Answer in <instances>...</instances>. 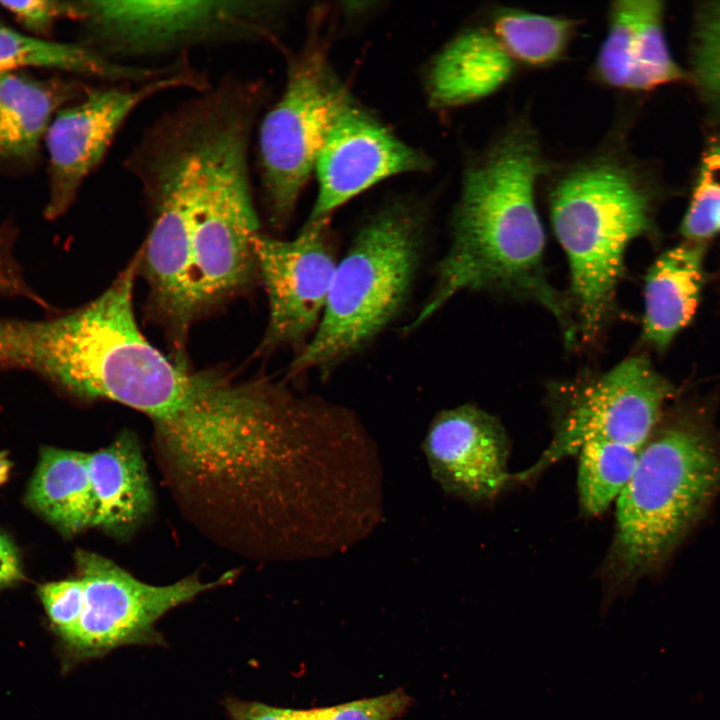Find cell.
Returning <instances> with one entry per match:
<instances>
[{"label":"cell","mask_w":720,"mask_h":720,"mask_svg":"<svg viewBox=\"0 0 720 720\" xmlns=\"http://www.w3.org/2000/svg\"><path fill=\"white\" fill-rule=\"evenodd\" d=\"M251 134L242 122L215 121L203 136L200 159L165 153L137 178L151 215L139 270L152 312L167 328L180 361L192 324L245 289L258 272Z\"/></svg>","instance_id":"obj_1"},{"label":"cell","mask_w":720,"mask_h":720,"mask_svg":"<svg viewBox=\"0 0 720 720\" xmlns=\"http://www.w3.org/2000/svg\"><path fill=\"white\" fill-rule=\"evenodd\" d=\"M551 164L527 117L510 121L466 164L450 248L406 330L422 325L461 291H491L540 304L555 317L568 346L575 344L571 304L550 284L544 268L536 189Z\"/></svg>","instance_id":"obj_2"},{"label":"cell","mask_w":720,"mask_h":720,"mask_svg":"<svg viewBox=\"0 0 720 720\" xmlns=\"http://www.w3.org/2000/svg\"><path fill=\"white\" fill-rule=\"evenodd\" d=\"M544 179L551 224L568 259L577 338L594 344L614 316L628 245L652 230L661 183L616 139L551 164Z\"/></svg>","instance_id":"obj_3"},{"label":"cell","mask_w":720,"mask_h":720,"mask_svg":"<svg viewBox=\"0 0 720 720\" xmlns=\"http://www.w3.org/2000/svg\"><path fill=\"white\" fill-rule=\"evenodd\" d=\"M139 252L99 296L44 315L36 335L35 376L81 400H109L152 423L193 394L199 371L170 360L141 332L133 308Z\"/></svg>","instance_id":"obj_4"},{"label":"cell","mask_w":720,"mask_h":720,"mask_svg":"<svg viewBox=\"0 0 720 720\" xmlns=\"http://www.w3.org/2000/svg\"><path fill=\"white\" fill-rule=\"evenodd\" d=\"M719 493L720 436L711 426L685 416L654 430L616 499L606 607L661 568Z\"/></svg>","instance_id":"obj_5"},{"label":"cell","mask_w":720,"mask_h":720,"mask_svg":"<svg viewBox=\"0 0 720 720\" xmlns=\"http://www.w3.org/2000/svg\"><path fill=\"white\" fill-rule=\"evenodd\" d=\"M424 214L397 200L361 226L337 262L320 322L289 367V376L328 372L353 356L397 317L420 265Z\"/></svg>","instance_id":"obj_6"},{"label":"cell","mask_w":720,"mask_h":720,"mask_svg":"<svg viewBox=\"0 0 720 720\" xmlns=\"http://www.w3.org/2000/svg\"><path fill=\"white\" fill-rule=\"evenodd\" d=\"M281 2L259 0H82L84 41L125 63L197 46L265 40L273 35Z\"/></svg>","instance_id":"obj_7"},{"label":"cell","mask_w":720,"mask_h":720,"mask_svg":"<svg viewBox=\"0 0 720 720\" xmlns=\"http://www.w3.org/2000/svg\"><path fill=\"white\" fill-rule=\"evenodd\" d=\"M675 393L642 355L608 371L551 385L552 438L539 459L513 474L512 481L536 477L592 441H611L641 449L659 422L664 403Z\"/></svg>","instance_id":"obj_8"},{"label":"cell","mask_w":720,"mask_h":720,"mask_svg":"<svg viewBox=\"0 0 720 720\" xmlns=\"http://www.w3.org/2000/svg\"><path fill=\"white\" fill-rule=\"evenodd\" d=\"M347 92L320 41L311 39L289 64L283 93L258 133L262 194L274 227L282 228L290 220Z\"/></svg>","instance_id":"obj_9"},{"label":"cell","mask_w":720,"mask_h":720,"mask_svg":"<svg viewBox=\"0 0 720 720\" xmlns=\"http://www.w3.org/2000/svg\"><path fill=\"white\" fill-rule=\"evenodd\" d=\"M74 560L83 583V609L73 631L62 640L74 661L102 657L123 646L162 644L155 629L162 616L234 576L228 572L211 582L188 576L153 585L95 552L79 549Z\"/></svg>","instance_id":"obj_10"},{"label":"cell","mask_w":720,"mask_h":720,"mask_svg":"<svg viewBox=\"0 0 720 720\" xmlns=\"http://www.w3.org/2000/svg\"><path fill=\"white\" fill-rule=\"evenodd\" d=\"M212 84L188 58L175 71L138 84L90 89L78 103L60 110L46 132L49 153L47 220L63 216L73 205L85 178L103 161L128 116L143 102L165 91L195 92Z\"/></svg>","instance_id":"obj_11"},{"label":"cell","mask_w":720,"mask_h":720,"mask_svg":"<svg viewBox=\"0 0 720 720\" xmlns=\"http://www.w3.org/2000/svg\"><path fill=\"white\" fill-rule=\"evenodd\" d=\"M430 168L424 152L401 140L347 92L317 156L318 189L306 222L328 220L334 210L387 178Z\"/></svg>","instance_id":"obj_12"},{"label":"cell","mask_w":720,"mask_h":720,"mask_svg":"<svg viewBox=\"0 0 720 720\" xmlns=\"http://www.w3.org/2000/svg\"><path fill=\"white\" fill-rule=\"evenodd\" d=\"M328 220L305 222L291 240L261 233L252 243L268 298L264 351L305 346L324 312L337 262L328 241ZM300 349V350H301Z\"/></svg>","instance_id":"obj_13"},{"label":"cell","mask_w":720,"mask_h":720,"mask_svg":"<svg viewBox=\"0 0 720 720\" xmlns=\"http://www.w3.org/2000/svg\"><path fill=\"white\" fill-rule=\"evenodd\" d=\"M422 449L433 479L462 500L487 502L512 482L507 434L495 416L474 405L436 414Z\"/></svg>","instance_id":"obj_14"},{"label":"cell","mask_w":720,"mask_h":720,"mask_svg":"<svg viewBox=\"0 0 720 720\" xmlns=\"http://www.w3.org/2000/svg\"><path fill=\"white\" fill-rule=\"evenodd\" d=\"M659 0H619L608 9L606 35L592 74L601 85L628 92H649L688 82L687 70L674 59Z\"/></svg>","instance_id":"obj_15"},{"label":"cell","mask_w":720,"mask_h":720,"mask_svg":"<svg viewBox=\"0 0 720 720\" xmlns=\"http://www.w3.org/2000/svg\"><path fill=\"white\" fill-rule=\"evenodd\" d=\"M516 69V62L488 26H469L440 48L427 65L424 90L428 104L447 110L478 102L503 88Z\"/></svg>","instance_id":"obj_16"},{"label":"cell","mask_w":720,"mask_h":720,"mask_svg":"<svg viewBox=\"0 0 720 720\" xmlns=\"http://www.w3.org/2000/svg\"><path fill=\"white\" fill-rule=\"evenodd\" d=\"M96 516L94 527L128 536L149 514L153 494L140 446L130 432L87 453Z\"/></svg>","instance_id":"obj_17"},{"label":"cell","mask_w":720,"mask_h":720,"mask_svg":"<svg viewBox=\"0 0 720 720\" xmlns=\"http://www.w3.org/2000/svg\"><path fill=\"white\" fill-rule=\"evenodd\" d=\"M704 246L689 242L661 254L644 286L643 338L664 350L692 320L704 282Z\"/></svg>","instance_id":"obj_18"},{"label":"cell","mask_w":720,"mask_h":720,"mask_svg":"<svg viewBox=\"0 0 720 720\" xmlns=\"http://www.w3.org/2000/svg\"><path fill=\"white\" fill-rule=\"evenodd\" d=\"M89 90L77 82L43 81L0 71V158L32 157L53 113Z\"/></svg>","instance_id":"obj_19"},{"label":"cell","mask_w":720,"mask_h":720,"mask_svg":"<svg viewBox=\"0 0 720 720\" xmlns=\"http://www.w3.org/2000/svg\"><path fill=\"white\" fill-rule=\"evenodd\" d=\"M26 502L64 535L94 527L96 503L87 453L43 447Z\"/></svg>","instance_id":"obj_20"},{"label":"cell","mask_w":720,"mask_h":720,"mask_svg":"<svg viewBox=\"0 0 720 720\" xmlns=\"http://www.w3.org/2000/svg\"><path fill=\"white\" fill-rule=\"evenodd\" d=\"M44 67L99 78L112 84H141L171 71L112 61L81 43L42 40L18 32L0 20V71Z\"/></svg>","instance_id":"obj_21"},{"label":"cell","mask_w":720,"mask_h":720,"mask_svg":"<svg viewBox=\"0 0 720 720\" xmlns=\"http://www.w3.org/2000/svg\"><path fill=\"white\" fill-rule=\"evenodd\" d=\"M578 25L570 17L500 7L491 13L489 29L516 64L543 68L566 56Z\"/></svg>","instance_id":"obj_22"},{"label":"cell","mask_w":720,"mask_h":720,"mask_svg":"<svg viewBox=\"0 0 720 720\" xmlns=\"http://www.w3.org/2000/svg\"><path fill=\"white\" fill-rule=\"evenodd\" d=\"M641 449L611 441H592L580 449L577 488L586 515L603 513L618 498L634 472Z\"/></svg>","instance_id":"obj_23"},{"label":"cell","mask_w":720,"mask_h":720,"mask_svg":"<svg viewBox=\"0 0 720 720\" xmlns=\"http://www.w3.org/2000/svg\"><path fill=\"white\" fill-rule=\"evenodd\" d=\"M687 73L708 119L720 126V1L695 9Z\"/></svg>","instance_id":"obj_24"},{"label":"cell","mask_w":720,"mask_h":720,"mask_svg":"<svg viewBox=\"0 0 720 720\" xmlns=\"http://www.w3.org/2000/svg\"><path fill=\"white\" fill-rule=\"evenodd\" d=\"M680 232L695 243L720 234V133L704 145Z\"/></svg>","instance_id":"obj_25"},{"label":"cell","mask_w":720,"mask_h":720,"mask_svg":"<svg viewBox=\"0 0 720 720\" xmlns=\"http://www.w3.org/2000/svg\"><path fill=\"white\" fill-rule=\"evenodd\" d=\"M46 614L59 634L65 639L77 625L83 609V583L79 576L48 582L38 589Z\"/></svg>","instance_id":"obj_26"},{"label":"cell","mask_w":720,"mask_h":720,"mask_svg":"<svg viewBox=\"0 0 720 720\" xmlns=\"http://www.w3.org/2000/svg\"><path fill=\"white\" fill-rule=\"evenodd\" d=\"M409 705V697L395 690L377 697L312 709V720H393Z\"/></svg>","instance_id":"obj_27"},{"label":"cell","mask_w":720,"mask_h":720,"mask_svg":"<svg viewBox=\"0 0 720 720\" xmlns=\"http://www.w3.org/2000/svg\"><path fill=\"white\" fill-rule=\"evenodd\" d=\"M0 5L15 15L25 28L36 33L47 31L61 18L78 20L80 12L79 1H0Z\"/></svg>","instance_id":"obj_28"},{"label":"cell","mask_w":720,"mask_h":720,"mask_svg":"<svg viewBox=\"0 0 720 720\" xmlns=\"http://www.w3.org/2000/svg\"><path fill=\"white\" fill-rule=\"evenodd\" d=\"M224 704L230 720H312V709L280 708L235 698H227Z\"/></svg>","instance_id":"obj_29"},{"label":"cell","mask_w":720,"mask_h":720,"mask_svg":"<svg viewBox=\"0 0 720 720\" xmlns=\"http://www.w3.org/2000/svg\"><path fill=\"white\" fill-rule=\"evenodd\" d=\"M23 578L18 550L11 539L0 532V588L14 585Z\"/></svg>","instance_id":"obj_30"},{"label":"cell","mask_w":720,"mask_h":720,"mask_svg":"<svg viewBox=\"0 0 720 720\" xmlns=\"http://www.w3.org/2000/svg\"><path fill=\"white\" fill-rule=\"evenodd\" d=\"M12 462L9 459L7 451L0 452V487L4 485L10 476Z\"/></svg>","instance_id":"obj_31"}]
</instances>
